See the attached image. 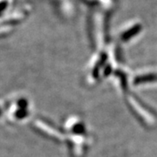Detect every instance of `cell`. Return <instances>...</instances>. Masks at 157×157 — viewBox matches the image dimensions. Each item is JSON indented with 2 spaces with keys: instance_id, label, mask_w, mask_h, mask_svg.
<instances>
[{
  "instance_id": "obj_1",
  "label": "cell",
  "mask_w": 157,
  "mask_h": 157,
  "mask_svg": "<svg viewBox=\"0 0 157 157\" xmlns=\"http://www.w3.org/2000/svg\"><path fill=\"white\" fill-rule=\"evenodd\" d=\"M10 33V29L5 28V27H0V37L4 36L5 34H8Z\"/></svg>"
},
{
  "instance_id": "obj_2",
  "label": "cell",
  "mask_w": 157,
  "mask_h": 157,
  "mask_svg": "<svg viewBox=\"0 0 157 157\" xmlns=\"http://www.w3.org/2000/svg\"><path fill=\"white\" fill-rule=\"evenodd\" d=\"M26 115V113H25V111L24 112V111H18L17 113V118H22L24 117V116H25Z\"/></svg>"
}]
</instances>
